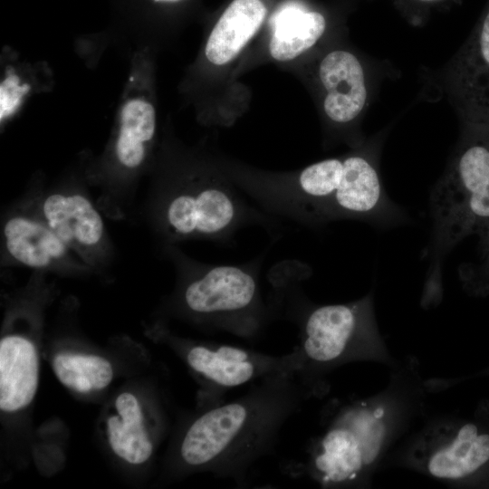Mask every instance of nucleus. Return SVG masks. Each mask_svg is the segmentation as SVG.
<instances>
[{"label":"nucleus","mask_w":489,"mask_h":489,"mask_svg":"<svg viewBox=\"0 0 489 489\" xmlns=\"http://www.w3.org/2000/svg\"><path fill=\"white\" fill-rule=\"evenodd\" d=\"M479 54L484 62L489 66V13L487 14L478 42Z\"/></svg>","instance_id":"20"},{"label":"nucleus","mask_w":489,"mask_h":489,"mask_svg":"<svg viewBox=\"0 0 489 489\" xmlns=\"http://www.w3.org/2000/svg\"><path fill=\"white\" fill-rule=\"evenodd\" d=\"M446 414L410 431L383 461V468H404L447 485H465L489 470V423Z\"/></svg>","instance_id":"5"},{"label":"nucleus","mask_w":489,"mask_h":489,"mask_svg":"<svg viewBox=\"0 0 489 489\" xmlns=\"http://www.w3.org/2000/svg\"><path fill=\"white\" fill-rule=\"evenodd\" d=\"M243 194L231 179L216 175L184 181L166 192L160 208L164 232L171 240L228 244L239 230L249 225L273 231L276 220L251 205Z\"/></svg>","instance_id":"7"},{"label":"nucleus","mask_w":489,"mask_h":489,"mask_svg":"<svg viewBox=\"0 0 489 489\" xmlns=\"http://www.w3.org/2000/svg\"><path fill=\"white\" fill-rule=\"evenodd\" d=\"M180 348L189 369L219 397L228 389L253 384L268 376L297 374L302 363L296 347L283 355L224 343H182Z\"/></svg>","instance_id":"9"},{"label":"nucleus","mask_w":489,"mask_h":489,"mask_svg":"<svg viewBox=\"0 0 489 489\" xmlns=\"http://www.w3.org/2000/svg\"><path fill=\"white\" fill-rule=\"evenodd\" d=\"M385 388L336 408L311 443L302 472L324 488H366L424 415L427 379L414 356L390 368Z\"/></svg>","instance_id":"1"},{"label":"nucleus","mask_w":489,"mask_h":489,"mask_svg":"<svg viewBox=\"0 0 489 489\" xmlns=\"http://www.w3.org/2000/svg\"><path fill=\"white\" fill-rule=\"evenodd\" d=\"M114 407L115 414L106 422L111 450L129 464H144L153 453V442L145 427L138 398L130 392H122L115 399Z\"/></svg>","instance_id":"15"},{"label":"nucleus","mask_w":489,"mask_h":489,"mask_svg":"<svg viewBox=\"0 0 489 489\" xmlns=\"http://www.w3.org/2000/svg\"><path fill=\"white\" fill-rule=\"evenodd\" d=\"M266 15L261 0H234L215 24L205 53L215 65L234 60L255 34Z\"/></svg>","instance_id":"13"},{"label":"nucleus","mask_w":489,"mask_h":489,"mask_svg":"<svg viewBox=\"0 0 489 489\" xmlns=\"http://www.w3.org/2000/svg\"><path fill=\"white\" fill-rule=\"evenodd\" d=\"M15 75L7 77L1 85V119L6 117L19 103L20 98L29 89L28 86L19 87Z\"/></svg>","instance_id":"19"},{"label":"nucleus","mask_w":489,"mask_h":489,"mask_svg":"<svg viewBox=\"0 0 489 489\" xmlns=\"http://www.w3.org/2000/svg\"><path fill=\"white\" fill-rule=\"evenodd\" d=\"M42 220L71 250L91 260L104 238V224L89 199L80 194H53L41 206Z\"/></svg>","instance_id":"10"},{"label":"nucleus","mask_w":489,"mask_h":489,"mask_svg":"<svg viewBox=\"0 0 489 489\" xmlns=\"http://www.w3.org/2000/svg\"><path fill=\"white\" fill-rule=\"evenodd\" d=\"M325 28V18L318 12L286 10L276 21L270 54L280 62L292 60L315 44Z\"/></svg>","instance_id":"16"},{"label":"nucleus","mask_w":489,"mask_h":489,"mask_svg":"<svg viewBox=\"0 0 489 489\" xmlns=\"http://www.w3.org/2000/svg\"><path fill=\"white\" fill-rule=\"evenodd\" d=\"M321 82L327 91L323 102L326 115L338 123L354 120L362 110L367 89L359 60L346 51H333L321 61Z\"/></svg>","instance_id":"11"},{"label":"nucleus","mask_w":489,"mask_h":489,"mask_svg":"<svg viewBox=\"0 0 489 489\" xmlns=\"http://www.w3.org/2000/svg\"><path fill=\"white\" fill-rule=\"evenodd\" d=\"M4 235L10 255L29 267L53 265L70 250L42 219L13 216L5 223Z\"/></svg>","instance_id":"14"},{"label":"nucleus","mask_w":489,"mask_h":489,"mask_svg":"<svg viewBox=\"0 0 489 489\" xmlns=\"http://www.w3.org/2000/svg\"><path fill=\"white\" fill-rule=\"evenodd\" d=\"M260 262L194 266L181 290L183 308L216 331L257 339L276 315L262 296Z\"/></svg>","instance_id":"6"},{"label":"nucleus","mask_w":489,"mask_h":489,"mask_svg":"<svg viewBox=\"0 0 489 489\" xmlns=\"http://www.w3.org/2000/svg\"><path fill=\"white\" fill-rule=\"evenodd\" d=\"M313 396L297 374L265 377L243 396L213 404L196 417L178 444L182 466L244 483L269 455L286 422Z\"/></svg>","instance_id":"2"},{"label":"nucleus","mask_w":489,"mask_h":489,"mask_svg":"<svg viewBox=\"0 0 489 489\" xmlns=\"http://www.w3.org/2000/svg\"><path fill=\"white\" fill-rule=\"evenodd\" d=\"M430 267L442 269L451 246L466 230L469 217H489V150L467 149L431 194Z\"/></svg>","instance_id":"8"},{"label":"nucleus","mask_w":489,"mask_h":489,"mask_svg":"<svg viewBox=\"0 0 489 489\" xmlns=\"http://www.w3.org/2000/svg\"><path fill=\"white\" fill-rule=\"evenodd\" d=\"M157 2H177V1H180V0H155Z\"/></svg>","instance_id":"21"},{"label":"nucleus","mask_w":489,"mask_h":489,"mask_svg":"<svg viewBox=\"0 0 489 489\" xmlns=\"http://www.w3.org/2000/svg\"><path fill=\"white\" fill-rule=\"evenodd\" d=\"M155 129L156 113L149 102L132 99L124 104L116 142V155L124 167L134 168L141 164L145 144L152 139Z\"/></svg>","instance_id":"17"},{"label":"nucleus","mask_w":489,"mask_h":489,"mask_svg":"<svg viewBox=\"0 0 489 489\" xmlns=\"http://www.w3.org/2000/svg\"><path fill=\"white\" fill-rule=\"evenodd\" d=\"M229 178L267 214L308 227L370 219L389 209L376 168L360 155L324 159L292 176L235 172Z\"/></svg>","instance_id":"3"},{"label":"nucleus","mask_w":489,"mask_h":489,"mask_svg":"<svg viewBox=\"0 0 489 489\" xmlns=\"http://www.w3.org/2000/svg\"><path fill=\"white\" fill-rule=\"evenodd\" d=\"M53 369L63 386L79 393L103 389L113 379L110 362L92 354L58 353L53 360Z\"/></svg>","instance_id":"18"},{"label":"nucleus","mask_w":489,"mask_h":489,"mask_svg":"<svg viewBox=\"0 0 489 489\" xmlns=\"http://www.w3.org/2000/svg\"><path fill=\"white\" fill-rule=\"evenodd\" d=\"M296 302L291 316L299 328L296 348L302 363L297 375L314 397L327 394V377L342 365L373 361L391 368L397 363L379 333L372 292L346 303Z\"/></svg>","instance_id":"4"},{"label":"nucleus","mask_w":489,"mask_h":489,"mask_svg":"<svg viewBox=\"0 0 489 489\" xmlns=\"http://www.w3.org/2000/svg\"><path fill=\"white\" fill-rule=\"evenodd\" d=\"M39 383V359L34 343L20 335L0 341V408L15 412L34 399Z\"/></svg>","instance_id":"12"}]
</instances>
